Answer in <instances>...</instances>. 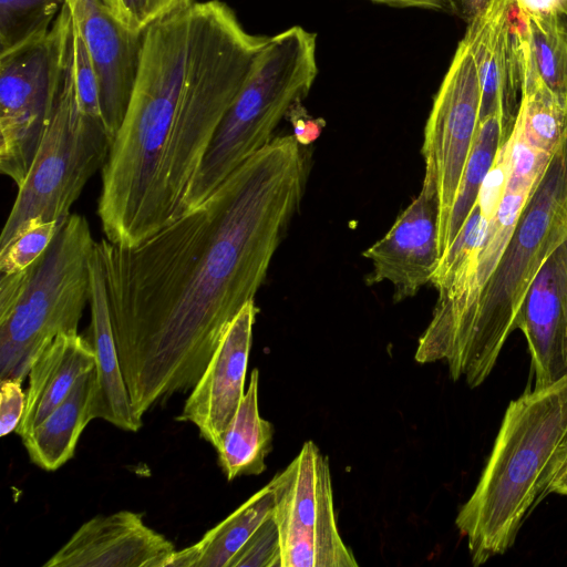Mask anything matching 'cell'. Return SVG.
Returning <instances> with one entry per match:
<instances>
[{"label": "cell", "mask_w": 567, "mask_h": 567, "mask_svg": "<svg viewBox=\"0 0 567 567\" xmlns=\"http://www.w3.org/2000/svg\"><path fill=\"white\" fill-rule=\"evenodd\" d=\"M94 368L95 354L87 339L78 331L55 337L29 371L25 410L14 433L25 437L66 398L76 380Z\"/></svg>", "instance_id": "d6986e66"}, {"label": "cell", "mask_w": 567, "mask_h": 567, "mask_svg": "<svg viewBox=\"0 0 567 567\" xmlns=\"http://www.w3.org/2000/svg\"><path fill=\"white\" fill-rule=\"evenodd\" d=\"M517 329L527 341L533 389L567 375V238L547 257L533 280Z\"/></svg>", "instance_id": "2e32d148"}, {"label": "cell", "mask_w": 567, "mask_h": 567, "mask_svg": "<svg viewBox=\"0 0 567 567\" xmlns=\"http://www.w3.org/2000/svg\"><path fill=\"white\" fill-rule=\"evenodd\" d=\"M318 75L317 35L293 25L269 38L221 120L187 197L186 212L205 202L246 159L264 148L291 105Z\"/></svg>", "instance_id": "52a82bcc"}, {"label": "cell", "mask_w": 567, "mask_h": 567, "mask_svg": "<svg viewBox=\"0 0 567 567\" xmlns=\"http://www.w3.org/2000/svg\"><path fill=\"white\" fill-rule=\"evenodd\" d=\"M293 135L274 138L195 208L137 246L96 243L137 417L192 390L255 299L306 185Z\"/></svg>", "instance_id": "6da1fadb"}, {"label": "cell", "mask_w": 567, "mask_h": 567, "mask_svg": "<svg viewBox=\"0 0 567 567\" xmlns=\"http://www.w3.org/2000/svg\"><path fill=\"white\" fill-rule=\"evenodd\" d=\"M286 118L292 125L293 136L300 145H309L316 141L324 127L323 118H315L302 105V100L295 102L289 109Z\"/></svg>", "instance_id": "4dcf8cb0"}, {"label": "cell", "mask_w": 567, "mask_h": 567, "mask_svg": "<svg viewBox=\"0 0 567 567\" xmlns=\"http://www.w3.org/2000/svg\"><path fill=\"white\" fill-rule=\"evenodd\" d=\"M566 441L567 375L509 402L475 489L455 518L474 566L514 545Z\"/></svg>", "instance_id": "3957f363"}, {"label": "cell", "mask_w": 567, "mask_h": 567, "mask_svg": "<svg viewBox=\"0 0 567 567\" xmlns=\"http://www.w3.org/2000/svg\"><path fill=\"white\" fill-rule=\"evenodd\" d=\"M567 131L526 203L511 240L442 360L474 389L489 377L518 328L526 293L547 257L567 238Z\"/></svg>", "instance_id": "277c9868"}, {"label": "cell", "mask_w": 567, "mask_h": 567, "mask_svg": "<svg viewBox=\"0 0 567 567\" xmlns=\"http://www.w3.org/2000/svg\"><path fill=\"white\" fill-rule=\"evenodd\" d=\"M565 208H566V220H567V195H566V204H565Z\"/></svg>", "instance_id": "8d00e7d4"}, {"label": "cell", "mask_w": 567, "mask_h": 567, "mask_svg": "<svg viewBox=\"0 0 567 567\" xmlns=\"http://www.w3.org/2000/svg\"><path fill=\"white\" fill-rule=\"evenodd\" d=\"M516 118L496 111L480 121L457 194L451 210L442 254L451 245L477 202L481 188L502 145L511 136ZM441 254V255H442Z\"/></svg>", "instance_id": "cb8c5ba5"}, {"label": "cell", "mask_w": 567, "mask_h": 567, "mask_svg": "<svg viewBox=\"0 0 567 567\" xmlns=\"http://www.w3.org/2000/svg\"><path fill=\"white\" fill-rule=\"evenodd\" d=\"M103 2L110 8V10L115 14V17L120 21L124 22L130 27L127 14L122 3V0H103Z\"/></svg>", "instance_id": "d590c367"}, {"label": "cell", "mask_w": 567, "mask_h": 567, "mask_svg": "<svg viewBox=\"0 0 567 567\" xmlns=\"http://www.w3.org/2000/svg\"><path fill=\"white\" fill-rule=\"evenodd\" d=\"M269 483L281 567L358 566L337 526L328 458L313 442H305L299 454Z\"/></svg>", "instance_id": "9c48e42d"}, {"label": "cell", "mask_w": 567, "mask_h": 567, "mask_svg": "<svg viewBox=\"0 0 567 567\" xmlns=\"http://www.w3.org/2000/svg\"><path fill=\"white\" fill-rule=\"evenodd\" d=\"M92 64L104 124L113 141L134 87L143 33L120 21L103 0H65Z\"/></svg>", "instance_id": "4fadbf2b"}, {"label": "cell", "mask_w": 567, "mask_h": 567, "mask_svg": "<svg viewBox=\"0 0 567 567\" xmlns=\"http://www.w3.org/2000/svg\"><path fill=\"white\" fill-rule=\"evenodd\" d=\"M482 90L476 55V22L467 23L434 97L424 130V179L439 200V250L480 124Z\"/></svg>", "instance_id": "30bf717a"}, {"label": "cell", "mask_w": 567, "mask_h": 567, "mask_svg": "<svg viewBox=\"0 0 567 567\" xmlns=\"http://www.w3.org/2000/svg\"><path fill=\"white\" fill-rule=\"evenodd\" d=\"M475 22L482 90L480 121L496 111L516 118L522 74L513 0H493Z\"/></svg>", "instance_id": "e0dca14e"}, {"label": "cell", "mask_w": 567, "mask_h": 567, "mask_svg": "<svg viewBox=\"0 0 567 567\" xmlns=\"http://www.w3.org/2000/svg\"><path fill=\"white\" fill-rule=\"evenodd\" d=\"M63 225L56 220L44 221L35 218L0 248V271L13 274L23 270L38 260L49 248Z\"/></svg>", "instance_id": "4316f807"}, {"label": "cell", "mask_w": 567, "mask_h": 567, "mask_svg": "<svg viewBox=\"0 0 567 567\" xmlns=\"http://www.w3.org/2000/svg\"><path fill=\"white\" fill-rule=\"evenodd\" d=\"M517 8L555 19L567 32V0H514Z\"/></svg>", "instance_id": "d6a6232c"}, {"label": "cell", "mask_w": 567, "mask_h": 567, "mask_svg": "<svg viewBox=\"0 0 567 567\" xmlns=\"http://www.w3.org/2000/svg\"><path fill=\"white\" fill-rule=\"evenodd\" d=\"M398 8H420L429 10H445L453 8L454 0H370Z\"/></svg>", "instance_id": "836d02e7"}, {"label": "cell", "mask_w": 567, "mask_h": 567, "mask_svg": "<svg viewBox=\"0 0 567 567\" xmlns=\"http://www.w3.org/2000/svg\"><path fill=\"white\" fill-rule=\"evenodd\" d=\"M96 247V245H95ZM91 344L95 354L96 385L92 400V419L136 432L143 425L137 417L121 368L107 301L102 265L94 250L91 262Z\"/></svg>", "instance_id": "ac0fdd59"}, {"label": "cell", "mask_w": 567, "mask_h": 567, "mask_svg": "<svg viewBox=\"0 0 567 567\" xmlns=\"http://www.w3.org/2000/svg\"><path fill=\"white\" fill-rule=\"evenodd\" d=\"M58 32L0 55V169L19 187L51 115Z\"/></svg>", "instance_id": "8fae6325"}, {"label": "cell", "mask_w": 567, "mask_h": 567, "mask_svg": "<svg viewBox=\"0 0 567 567\" xmlns=\"http://www.w3.org/2000/svg\"><path fill=\"white\" fill-rule=\"evenodd\" d=\"M258 383L259 372L254 369L248 389L215 449L228 481L243 475H258L266 470L265 458L271 451L274 429L259 414Z\"/></svg>", "instance_id": "7402d4cb"}, {"label": "cell", "mask_w": 567, "mask_h": 567, "mask_svg": "<svg viewBox=\"0 0 567 567\" xmlns=\"http://www.w3.org/2000/svg\"><path fill=\"white\" fill-rule=\"evenodd\" d=\"M566 443H567V441H566Z\"/></svg>", "instance_id": "74e56055"}, {"label": "cell", "mask_w": 567, "mask_h": 567, "mask_svg": "<svg viewBox=\"0 0 567 567\" xmlns=\"http://www.w3.org/2000/svg\"><path fill=\"white\" fill-rule=\"evenodd\" d=\"M246 566L281 567L279 533L272 513L260 524L228 564V567Z\"/></svg>", "instance_id": "83f0119b"}, {"label": "cell", "mask_w": 567, "mask_h": 567, "mask_svg": "<svg viewBox=\"0 0 567 567\" xmlns=\"http://www.w3.org/2000/svg\"><path fill=\"white\" fill-rule=\"evenodd\" d=\"M516 122L525 141L551 155L567 131V106L532 72L522 69Z\"/></svg>", "instance_id": "d4e9b609"}, {"label": "cell", "mask_w": 567, "mask_h": 567, "mask_svg": "<svg viewBox=\"0 0 567 567\" xmlns=\"http://www.w3.org/2000/svg\"><path fill=\"white\" fill-rule=\"evenodd\" d=\"M174 545L131 511L82 524L43 567H167Z\"/></svg>", "instance_id": "9a60e30c"}, {"label": "cell", "mask_w": 567, "mask_h": 567, "mask_svg": "<svg viewBox=\"0 0 567 567\" xmlns=\"http://www.w3.org/2000/svg\"><path fill=\"white\" fill-rule=\"evenodd\" d=\"M493 0H454L452 10L467 23L483 13Z\"/></svg>", "instance_id": "e575fe53"}, {"label": "cell", "mask_w": 567, "mask_h": 567, "mask_svg": "<svg viewBox=\"0 0 567 567\" xmlns=\"http://www.w3.org/2000/svg\"><path fill=\"white\" fill-rule=\"evenodd\" d=\"M258 310L247 302L226 329L177 420L194 424L217 447L245 394V378Z\"/></svg>", "instance_id": "5bb4252c"}, {"label": "cell", "mask_w": 567, "mask_h": 567, "mask_svg": "<svg viewBox=\"0 0 567 567\" xmlns=\"http://www.w3.org/2000/svg\"><path fill=\"white\" fill-rule=\"evenodd\" d=\"M512 153L501 148L485 178L477 202L485 217L482 239L472 257L437 290L430 324L419 339L415 360L427 363L442 355L475 306L498 264L519 216L553 155L532 147L515 121Z\"/></svg>", "instance_id": "ba28073f"}, {"label": "cell", "mask_w": 567, "mask_h": 567, "mask_svg": "<svg viewBox=\"0 0 567 567\" xmlns=\"http://www.w3.org/2000/svg\"><path fill=\"white\" fill-rule=\"evenodd\" d=\"M194 2V0H122L130 27L141 33Z\"/></svg>", "instance_id": "f1b7e54d"}, {"label": "cell", "mask_w": 567, "mask_h": 567, "mask_svg": "<svg viewBox=\"0 0 567 567\" xmlns=\"http://www.w3.org/2000/svg\"><path fill=\"white\" fill-rule=\"evenodd\" d=\"M550 493L567 496V443L558 450L553 461L539 501Z\"/></svg>", "instance_id": "1f68e13d"}, {"label": "cell", "mask_w": 567, "mask_h": 567, "mask_svg": "<svg viewBox=\"0 0 567 567\" xmlns=\"http://www.w3.org/2000/svg\"><path fill=\"white\" fill-rule=\"evenodd\" d=\"M53 24L58 32V59L51 115L32 165L18 187L0 248L32 219L64 225L89 179L105 165L113 143L103 118L89 114L80 100L75 23L66 3Z\"/></svg>", "instance_id": "5b68a950"}, {"label": "cell", "mask_w": 567, "mask_h": 567, "mask_svg": "<svg viewBox=\"0 0 567 567\" xmlns=\"http://www.w3.org/2000/svg\"><path fill=\"white\" fill-rule=\"evenodd\" d=\"M362 255L372 264L367 284L390 282L395 302L414 297L421 287L431 282L441 258L434 184L423 179L419 195L398 216L390 230Z\"/></svg>", "instance_id": "7c38bea8"}, {"label": "cell", "mask_w": 567, "mask_h": 567, "mask_svg": "<svg viewBox=\"0 0 567 567\" xmlns=\"http://www.w3.org/2000/svg\"><path fill=\"white\" fill-rule=\"evenodd\" d=\"M0 435L14 432L25 410V392L22 380H0Z\"/></svg>", "instance_id": "f546056e"}, {"label": "cell", "mask_w": 567, "mask_h": 567, "mask_svg": "<svg viewBox=\"0 0 567 567\" xmlns=\"http://www.w3.org/2000/svg\"><path fill=\"white\" fill-rule=\"evenodd\" d=\"M65 0H0V55L44 38Z\"/></svg>", "instance_id": "484cf974"}, {"label": "cell", "mask_w": 567, "mask_h": 567, "mask_svg": "<svg viewBox=\"0 0 567 567\" xmlns=\"http://www.w3.org/2000/svg\"><path fill=\"white\" fill-rule=\"evenodd\" d=\"M96 241L87 219L71 214L44 254L0 280V380H24L55 337L78 331L91 292Z\"/></svg>", "instance_id": "8992f818"}, {"label": "cell", "mask_w": 567, "mask_h": 567, "mask_svg": "<svg viewBox=\"0 0 567 567\" xmlns=\"http://www.w3.org/2000/svg\"><path fill=\"white\" fill-rule=\"evenodd\" d=\"M519 64L567 106V32L553 18L517 8L513 0Z\"/></svg>", "instance_id": "603a6c76"}, {"label": "cell", "mask_w": 567, "mask_h": 567, "mask_svg": "<svg viewBox=\"0 0 567 567\" xmlns=\"http://www.w3.org/2000/svg\"><path fill=\"white\" fill-rule=\"evenodd\" d=\"M270 37L220 0L194 2L143 32L123 122L102 168L106 239L137 246L186 212L209 144Z\"/></svg>", "instance_id": "7a4b0ae2"}, {"label": "cell", "mask_w": 567, "mask_h": 567, "mask_svg": "<svg viewBox=\"0 0 567 567\" xmlns=\"http://www.w3.org/2000/svg\"><path fill=\"white\" fill-rule=\"evenodd\" d=\"M274 489L268 483L197 543L175 550L167 567H228L233 557L272 513Z\"/></svg>", "instance_id": "44dd1931"}, {"label": "cell", "mask_w": 567, "mask_h": 567, "mask_svg": "<svg viewBox=\"0 0 567 567\" xmlns=\"http://www.w3.org/2000/svg\"><path fill=\"white\" fill-rule=\"evenodd\" d=\"M95 370L81 375L66 398L25 437L21 439L33 464L56 471L74 455L79 439L92 421Z\"/></svg>", "instance_id": "ffe728a7"}]
</instances>
